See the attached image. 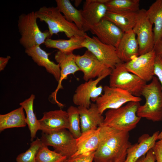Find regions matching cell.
I'll use <instances>...</instances> for the list:
<instances>
[{"label": "cell", "mask_w": 162, "mask_h": 162, "mask_svg": "<svg viewBox=\"0 0 162 162\" xmlns=\"http://www.w3.org/2000/svg\"><path fill=\"white\" fill-rule=\"evenodd\" d=\"M100 127V142L95 153V162H114L126 156L127 150L131 145L129 132Z\"/></svg>", "instance_id": "cell-1"}, {"label": "cell", "mask_w": 162, "mask_h": 162, "mask_svg": "<svg viewBox=\"0 0 162 162\" xmlns=\"http://www.w3.org/2000/svg\"><path fill=\"white\" fill-rule=\"evenodd\" d=\"M140 105L139 102L130 101L118 108L108 110L102 126L129 132L136 127L141 119L136 114Z\"/></svg>", "instance_id": "cell-2"}, {"label": "cell", "mask_w": 162, "mask_h": 162, "mask_svg": "<svg viewBox=\"0 0 162 162\" xmlns=\"http://www.w3.org/2000/svg\"><path fill=\"white\" fill-rule=\"evenodd\" d=\"M141 95L146 102L138 108L137 116L154 122L162 121V91L157 77L154 76L151 82L145 86Z\"/></svg>", "instance_id": "cell-3"}, {"label": "cell", "mask_w": 162, "mask_h": 162, "mask_svg": "<svg viewBox=\"0 0 162 162\" xmlns=\"http://www.w3.org/2000/svg\"><path fill=\"white\" fill-rule=\"evenodd\" d=\"M35 12L37 18L47 24L51 37L60 32L64 33L69 38L87 35L86 32L79 29L74 23L68 21L56 7L44 6Z\"/></svg>", "instance_id": "cell-4"}, {"label": "cell", "mask_w": 162, "mask_h": 162, "mask_svg": "<svg viewBox=\"0 0 162 162\" xmlns=\"http://www.w3.org/2000/svg\"><path fill=\"white\" fill-rule=\"evenodd\" d=\"M35 11L22 13L18 16V28L21 36L20 44L25 49L34 46H40L50 37L49 30L41 32L37 24Z\"/></svg>", "instance_id": "cell-5"}, {"label": "cell", "mask_w": 162, "mask_h": 162, "mask_svg": "<svg viewBox=\"0 0 162 162\" xmlns=\"http://www.w3.org/2000/svg\"><path fill=\"white\" fill-rule=\"evenodd\" d=\"M109 76V86L125 90L136 97H140L147 84L146 82L129 72L122 62L117 64L112 69Z\"/></svg>", "instance_id": "cell-6"}, {"label": "cell", "mask_w": 162, "mask_h": 162, "mask_svg": "<svg viewBox=\"0 0 162 162\" xmlns=\"http://www.w3.org/2000/svg\"><path fill=\"white\" fill-rule=\"evenodd\" d=\"M40 139L44 145L52 146L55 151L67 158L77 152L76 139L67 129L53 132H42Z\"/></svg>", "instance_id": "cell-7"}, {"label": "cell", "mask_w": 162, "mask_h": 162, "mask_svg": "<svg viewBox=\"0 0 162 162\" xmlns=\"http://www.w3.org/2000/svg\"><path fill=\"white\" fill-rule=\"evenodd\" d=\"M103 92L95 102L102 115L106 110L117 109L129 102H140L142 100L140 97L134 96L125 90L109 86L103 87Z\"/></svg>", "instance_id": "cell-8"}, {"label": "cell", "mask_w": 162, "mask_h": 162, "mask_svg": "<svg viewBox=\"0 0 162 162\" xmlns=\"http://www.w3.org/2000/svg\"><path fill=\"white\" fill-rule=\"evenodd\" d=\"M82 46L108 68L112 69L117 64L122 62L118 57L116 47L102 43L96 36L90 37L87 35Z\"/></svg>", "instance_id": "cell-9"}, {"label": "cell", "mask_w": 162, "mask_h": 162, "mask_svg": "<svg viewBox=\"0 0 162 162\" xmlns=\"http://www.w3.org/2000/svg\"><path fill=\"white\" fill-rule=\"evenodd\" d=\"M146 12V10L142 9L137 12L136 22L132 30L138 44L139 55L153 50L155 45L153 24Z\"/></svg>", "instance_id": "cell-10"}, {"label": "cell", "mask_w": 162, "mask_h": 162, "mask_svg": "<svg viewBox=\"0 0 162 162\" xmlns=\"http://www.w3.org/2000/svg\"><path fill=\"white\" fill-rule=\"evenodd\" d=\"M110 74H106L97 78L91 79L79 85L76 88L73 97V103L78 106L89 108L92 103L91 100L96 102L102 94L103 87L98 86V83Z\"/></svg>", "instance_id": "cell-11"}, {"label": "cell", "mask_w": 162, "mask_h": 162, "mask_svg": "<svg viewBox=\"0 0 162 162\" xmlns=\"http://www.w3.org/2000/svg\"><path fill=\"white\" fill-rule=\"evenodd\" d=\"M75 60L77 66L83 74V79L86 81L106 74H110L112 70L88 50L82 55H76Z\"/></svg>", "instance_id": "cell-12"}, {"label": "cell", "mask_w": 162, "mask_h": 162, "mask_svg": "<svg viewBox=\"0 0 162 162\" xmlns=\"http://www.w3.org/2000/svg\"><path fill=\"white\" fill-rule=\"evenodd\" d=\"M156 56L154 49L124 63L125 66L129 72L147 82L151 81L154 76V64Z\"/></svg>", "instance_id": "cell-13"}, {"label": "cell", "mask_w": 162, "mask_h": 162, "mask_svg": "<svg viewBox=\"0 0 162 162\" xmlns=\"http://www.w3.org/2000/svg\"><path fill=\"white\" fill-rule=\"evenodd\" d=\"M76 56L73 52L65 53L60 51L57 52L55 55V59L59 64L60 68L61 75L57 87L55 91L51 93L50 97L52 101L60 107L64 105L58 100L57 95L58 90L63 88L62 85V81L66 79L69 75L74 74L77 71H81L75 62Z\"/></svg>", "instance_id": "cell-14"}, {"label": "cell", "mask_w": 162, "mask_h": 162, "mask_svg": "<svg viewBox=\"0 0 162 162\" xmlns=\"http://www.w3.org/2000/svg\"><path fill=\"white\" fill-rule=\"evenodd\" d=\"M89 31L102 43L116 48L124 33L113 23L104 19L90 27Z\"/></svg>", "instance_id": "cell-15"}, {"label": "cell", "mask_w": 162, "mask_h": 162, "mask_svg": "<svg viewBox=\"0 0 162 162\" xmlns=\"http://www.w3.org/2000/svg\"><path fill=\"white\" fill-rule=\"evenodd\" d=\"M39 122V130L44 133H49L68 128V112L62 109L44 112Z\"/></svg>", "instance_id": "cell-16"}, {"label": "cell", "mask_w": 162, "mask_h": 162, "mask_svg": "<svg viewBox=\"0 0 162 162\" xmlns=\"http://www.w3.org/2000/svg\"><path fill=\"white\" fill-rule=\"evenodd\" d=\"M109 0H86L80 10L86 23L90 27L103 19L107 11L106 4Z\"/></svg>", "instance_id": "cell-17"}, {"label": "cell", "mask_w": 162, "mask_h": 162, "mask_svg": "<svg viewBox=\"0 0 162 162\" xmlns=\"http://www.w3.org/2000/svg\"><path fill=\"white\" fill-rule=\"evenodd\" d=\"M159 133L157 131L152 136L144 134L140 136L137 143L131 144L128 148L124 162H136L140 158L145 155L154 147Z\"/></svg>", "instance_id": "cell-18"}, {"label": "cell", "mask_w": 162, "mask_h": 162, "mask_svg": "<svg viewBox=\"0 0 162 162\" xmlns=\"http://www.w3.org/2000/svg\"><path fill=\"white\" fill-rule=\"evenodd\" d=\"M116 49L118 57L124 63L139 55L138 44L133 30L124 33Z\"/></svg>", "instance_id": "cell-19"}, {"label": "cell", "mask_w": 162, "mask_h": 162, "mask_svg": "<svg viewBox=\"0 0 162 162\" xmlns=\"http://www.w3.org/2000/svg\"><path fill=\"white\" fill-rule=\"evenodd\" d=\"M25 52L38 66L44 68L57 82L59 81L61 75L59 64L50 61L48 58L49 54L42 49L40 46H34L25 49Z\"/></svg>", "instance_id": "cell-20"}, {"label": "cell", "mask_w": 162, "mask_h": 162, "mask_svg": "<svg viewBox=\"0 0 162 162\" xmlns=\"http://www.w3.org/2000/svg\"><path fill=\"white\" fill-rule=\"evenodd\" d=\"M82 133L103 125L104 118L99 112L96 104L92 103L89 108L78 107Z\"/></svg>", "instance_id": "cell-21"}, {"label": "cell", "mask_w": 162, "mask_h": 162, "mask_svg": "<svg viewBox=\"0 0 162 162\" xmlns=\"http://www.w3.org/2000/svg\"><path fill=\"white\" fill-rule=\"evenodd\" d=\"M56 7L63 13L66 19L74 23L80 30L85 32L90 30V27L86 22L80 10L75 8L69 0H56Z\"/></svg>", "instance_id": "cell-22"}, {"label": "cell", "mask_w": 162, "mask_h": 162, "mask_svg": "<svg viewBox=\"0 0 162 162\" xmlns=\"http://www.w3.org/2000/svg\"><path fill=\"white\" fill-rule=\"evenodd\" d=\"M100 128L98 127L82 133L76 139L77 151L72 157L92 152L97 149L100 142Z\"/></svg>", "instance_id": "cell-23"}, {"label": "cell", "mask_w": 162, "mask_h": 162, "mask_svg": "<svg viewBox=\"0 0 162 162\" xmlns=\"http://www.w3.org/2000/svg\"><path fill=\"white\" fill-rule=\"evenodd\" d=\"M137 13L108 10L103 19L110 21L124 33L133 30L136 22Z\"/></svg>", "instance_id": "cell-24"}, {"label": "cell", "mask_w": 162, "mask_h": 162, "mask_svg": "<svg viewBox=\"0 0 162 162\" xmlns=\"http://www.w3.org/2000/svg\"><path fill=\"white\" fill-rule=\"evenodd\" d=\"M86 36H74L68 40L48 38L44 44L47 48H56L63 52H73L75 50L82 48V44Z\"/></svg>", "instance_id": "cell-25"}, {"label": "cell", "mask_w": 162, "mask_h": 162, "mask_svg": "<svg viewBox=\"0 0 162 162\" xmlns=\"http://www.w3.org/2000/svg\"><path fill=\"white\" fill-rule=\"evenodd\" d=\"M146 15L154 27L155 45L162 39V0H156L146 10Z\"/></svg>", "instance_id": "cell-26"}, {"label": "cell", "mask_w": 162, "mask_h": 162, "mask_svg": "<svg viewBox=\"0 0 162 162\" xmlns=\"http://www.w3.org/2000/svg\"><path fill=\"white\" fill-rule=\"evenodd\" d=\"M24 109L21 106L9 112L0 115V131L14 128L24 127L27 124Z\"/></svg>", "instance_id": "cell-27"}, {"label": "cell", "mask_w": 162, "mask_h": 162, "mask_svg": "<svg viewBox=\"0 0 162 162\" xmlns=\"http://www.w3.org/2000/svg\"><path fill=\"white\" fill-rule=\"evenodd\" d=\"M35 98L34 95L32 94L28 98L20 104L26 112V122L30 131L31 140L32 141L36 137L37 131L40 130L39 120L37 119L33 110Z\"/></svg>", "instance_id": "cell-28"}, {"label": "cell", "mask_w": 162, "mask_h": 162, "mask_svg": "<svg viewBox=\"0 0 162 162\" xmlns=\"http://www.w3.org/2000/svg\"><path fill=\"white\" fill-rule=\"evenodd\" d=\"M140 0H109L106 4L108 11L116 12H137Z\"/></svg>", "instance_id": "cell-29"}, {"label": "cell", "mask_w": 162, "mask_h": 162, "mask_svg": "<svg viewBox=\"0 0 162 162\" xmlns=\"http://www.w3.org/2000/svg\"><path fill=\"white\" fill-rule=\"evenodd\" d=\"M67 112L69 122L68 129L75 138H77L82 134L78 107L71 105L68 108Z\"/></svg>", "instance_id": "cell-30"}, {"label": "cell", "mask_w": 162, "mask_h": 162, "mask_svg": "<svg viewBox=\"0 0 162 162\" xmlns=\"http://www.w3.org/2000/svg\"><path fill=\"white\" fill-rule=\"evenodd\" d=\"M67 158L55 151H52L43 144L36 157L37 162H62Z\"/></svg>", "instance_id": "cell-31"}, {"label": "cell", "mask_w": 162, "mask_h": 162, "mask_svg": "<svg viewBox=\"0 0 162 162\" xmlns=\"http://www.w3.org/2000/svg\"><path fill=\"white\" fill-rule=\"evenodd\" d=\"M42 145L40 139L37 137L31 143L30 147L27 150L17 156L16 159V162H37L36 157Z\"/></svg>", "instance_id": "cell-32"}, {"label": "cell", "mask_w": 162, "mask_h": 162, "mask_svg": "<svg viewBox=\"0 0 162 162\" xmlns=\"http://www.w3.org/2000/svg\"><path fill=\"white\" fill-rule=\"evenodd\" d=\"M95 152L83 153L67 158L64 162H92Z\"/></svg>", "instance_id": "cell-33"}, {"label": "cell", "mask_w": 162, "mask_h": 162, "mask_svg": "<svg viewBox=\"0 0 162 162\" xmlns=\"http://www.w3.org/2000/svg\"><path fill=\"white\" fill-rule=\"evenodd\" d=\"M154 75L156 76L160 82L162 91V59L157 56L154 62Z\"/></svg>", "instance_id": "cell-34"}, {"label": "cell", "mask_w": 162, "mask_h": 162, "mask_svg": "<svg viewBox=\"0 0 162 162\" xmlns=\"http://www.w3.org/2000/svg\"><path fill=\"white\" fill-rule=\"evenodd\" d=\"M156 162H162V139L156 141L152 148Z\"/></svg>", "instance_id": "cell-35"}, {"label": "cell", "mask_w": 162, "mask_h": 162, "mask_svg": "<svg viewBox=\"0 0 162 162\" xmlns=\"http://www.w3.org/2000/svg\"><path fill=\"white\" fill-rule=\"evenodd\" d=\"M136 162H156L155 157L152 149L146 154L140 158Z\"/></svg>", "instance_id": "cell-36"}, {"label": "cell", "mask_w": 162, "mask_h": 162, "mask_svg": "<svg viewBox=\"0 0 162 162\" xmlns=\"http://www.w3.org/2000/svg\"><path fill=\"white\" fill-rule=\"evenodd\" d=\"M154 49L156 56L162 59V39L155 45Z\"/></svg>", "instance_id": "cell-37"}, {"label": "cell", "mask_w": 162, "mask_h": 162, "mask_svg": "<svg viewBox=\"0 0 162 162\" xmlns=\"http://www.w3.org/2000/svg\"><path fill=\"white\" fill-rule=\"evenodd\" d=\"M10 58L11 57L10 56H7L6 57H0V71L3 70L4 69Z\"/></svg>", "instance_id": "cell-38"}, {"label": "cell", "mask_w": 162, "mask_h": 162, "mask_svg": "<svg viewBox=\"0 0 162 162\" xmlns=\"http://www.w3.org/2000/svg\"><path fill=\"white\" fill-rule=\"evenodd\" d=\"M82 0H76L74 1V5L76 7H78L81 4L82 2Z\"/></svg>", "instance_id": "cell-39"}, {"label": "cell", "mask_w": 162, "mask_h": 162, "mask_svg": "<svg viewBox=\"0 0 162 162\" xmlns=\"http://www.w3.org/2000/svg\"><path fill=\"white\" fill-rule=\"evenodd\" d=\"M126 156L123 157L114 162H124Z\"/></svg>", "instance_id": "cell-40"}, {"label": "cell", "mask_w": 162, "mask_h": 162, "mask_svg": "<svg viewBox=\"0 0 162 162\" xmlns=\"http://www.w3.org/2000/svg\"><path fill=\"white\" fill-rule=\"evenodd\" d=\"M161 139H162V130L159 133L158 137L157 140H159Z\"/></svg>", "instance_id": "cell-41"}, {"label": "cell", "mask_w": 162, "mask_h": 162, "mask_svg": "<svg viewBox=\"0 0 162 162\" xmlns=\"http://www.w3.org/2000/svg\"><path fill=\"white\" fill-rule=\"evenodd\" d=\"M64 161H62V162H64Z\"/></svg>", "instance_id": "cell-42"}]
</instances>
